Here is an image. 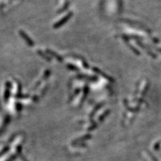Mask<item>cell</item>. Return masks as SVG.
I'll use <instances>...</instances> for the list:
<instances>
[{
    "label": "cell",
    "instance_id": "obj_1",
    "mask_svg": "<svg viewBox=\"0 0 161 161\" xmlns=\"http://www.w3.org/2000/svg\"><path fill=\"white\" fill-rule=\"evenodd\" d=\"M72 15H73V13L72 12L68 13V14L66 15L65 17H64L62 20H60V22H58L57 24H56L55 26H54V27H55V28H58V27H60V26L63 25L64 24H65V23L67 22V21H68L71 17H72Z\"/></svg>",
    "mask_w": 161,
    "mask_h": 161
},
{
    "label": "cell",
    "instance_id": "obj_2",
    "mask_svg": "<svg viewBox=\"0 0 161 161\" xmlns=\"http://www.w3.org/2000/svg\"><path fill=\"white\" fill-rule=\"evenodd\" d=\"M93 70L95 71V72H96V73H97V74H99V75H100L101 76H102V77H103L104 78L106 79H108L109 81H113V79L111 77H109L108 75H107L106 73H104L103 72V71H101V70H100V69H99L98 68H96V67H93Z\"/></svg>",
    "mask_w": 161,
    "mask_h": 161
},
{
    "label": "cell",
    "instance_id": "obj_3",
    "mask_svg": "<svg viewBox=\"0 0 161 161\" xmlns=\"http://www.w3.org/2000/svg\"><path fill=\"white\" fill-rule=\"evenodd\" d=\"M77 77L79 79H87L91 80H96L97 79V78L96 77H90V76L84 75H77Z\"/></svg>",
    "mask_w": 161,
    "mask_h": 161
},
{
    "label": "cell",
    "instance_id": "obj_4",
    "mask_svg": "<svg viewBox=\"0 0 161 161\" xmlns=\"http://www.w3.org/2000/svg\"><path fill=\"white\" fill-rule=\"evenodd\" d=\"M67 67H68L70 70H73V71H78L77 67H76L75 66L73 65H71V64H68V65H67Z\"/></svg>",
    "mask_w": 161,
    "mask_h": 161
},
{
    "label": "cell",
    "instance_id": "obj_5",
    "mask_svg": "<svg viewBox=\"0 0 161 161\" xmlns=\"http://www.w3.org/2000/svg\"><path fill=\"white\" fill-rule=\"evenodd\" d=\"M128 46L130 47V48L131 50H132L134 53L136 54H137V55H140V53L138 52V50H137L136 49H135V48L133 46L130 45V44H128Z\"/></svg>",
    "mask_w": 161,
    "mask_h": 161
},
{
    "label": "cell",
    "instance_id": "obj_6",
    "mask_svg": "<svg viewBox=\"0 0 161 161\" xmlns=\"http://www.w3.org/2000/svg\"><path fill=\"white\" fill-rule=\"evenodd\" d=\"M156 50H158V51H159V52H160V53H161V48H156Z\"/></svg>",
    "mask_w": 161,
    "mask_h": 161
}]
</instances>
